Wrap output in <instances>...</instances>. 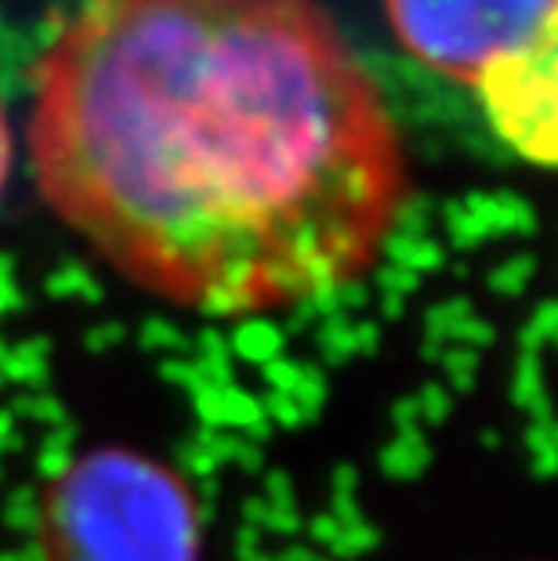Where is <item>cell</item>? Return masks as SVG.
<instances>
[{
  "label": "cell",
  "instance_id": "1",
  "mask_svg": "<svg viewBox=\"0 0 558 561\" xmlns=\"http://www.w3.org/2000/svg\"><path fill=\"white\" fill-rule=\"evenodd\" d=\"M30 152L116 276L210 319L349 290L410 199L382 91L319 0H84L37 66Z\"/></svg>",
  "mask_w": 558,
  "mask_h": 561
},
{
  "label": "cell",
  "instance_id": "2",
  "mask_svg": "<svg viewBox=\"0 0 558 561\" xmlns=\"http://www.w3.org/2000/svg\"><path fill=\"white\" fill-rule=\"evenodd\" d=\"M30 543L37 561H204L207 515L168 457L99 442L41 482Z\"/></svg>",
  "mask_w": 558,
  "mask_h": 561
},
{
  "label": "cell",
  "instance_id": "3",
  "mask_svg": "<svg viewBox=\"0 0 558 561\" xmlns=\"http://www.w3.org/2000/svg\"><path fill=\"white\" fill-rule=\"evenodd\" d=\"M385 8L413 58L449 80L479 83L555 15L558 0H385Z\"/></svg>",
  "mask_w": 558,
  "mask_h": 561
},
{
  "label": "cell",
  "instance_id": "4",
  "mask_svg": "<svg viewBox=\"0 0 558 561\" xmlns=\"http://www.w3.org/2000/svg\"><path fill=\"white\" fill-rule=\"evenodd\" d=\"M475 88L493 135L519 160L558 174V11Z\"/></svg>",
  "mask_w": 558,
  "mask_h": 561
},
{
  "label": "cell",
  "instance_id": "5",
  "mask_svg": "<svg viewBox=\"0 0 558 561\" xmlns=\"http://www.w3.org/2000/svg\"><path fill=\"white\" fill-rule=\"evenodd\" d=\"M8 178H11V130H8L4 113H0V199H4Z\"/></svg>",
  "mask_w": 558,
  "mask_h": 561
}]
</instances>
